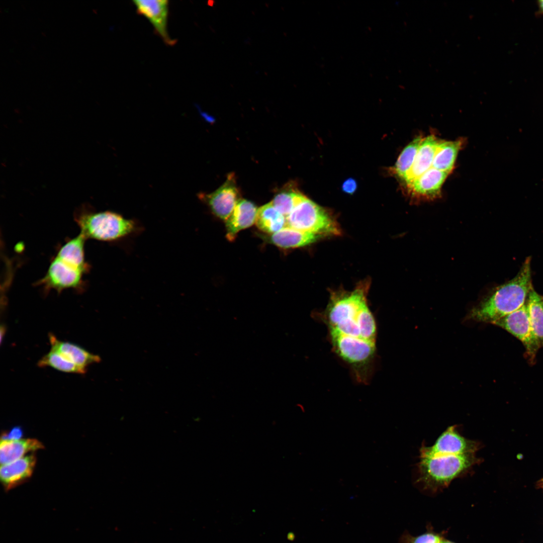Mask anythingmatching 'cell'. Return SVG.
I'll use <instances>...</instances> for the list:
<instances>
[{
	"mask_svg": "<svg viewBox=\"0 0 543 543\" xmlns=\"http://www.w3.org/2000/svg\"><path fill=\"white\" fill-rule=\"evenodd\" d=\"M420 458L418 481L424 490L432 493L446 488L479 462L475 454Z\"/></svg>",
	"mask_w": 543,
	"mask_h": 543,
	"instance_id": "obj_3",
	"label": "cell"
},
{
	"mask_svg": "<svg viewBox=\"0 0 543 543\" xmlns=\"http://www.w3.org/2000/svg\"><path fill=\"white\" fill-rule=\"evenodd\" d=\"M532 288L530 258L527 257L517 275L471 309L467 319L493 324L521 307Z\"/></svg>",
	"mask_w": 543,
	"mask_h": 543,
	"instance_id": "obj_2",
	"label": "cell"
},
{
	"mask_svg": "<svg viewBox=\"0 0 543 543\" xmlns=\"http://www.w3.org/2000/svg\"><path fill=\"white\" fill-rule=\"evenodd\" d=\"M368 287L363 283L351 292H333L321 314L336 354H369L376 351L377 327L367 304Z\"/></svg>",
	"mask_w": 543,
	"mask_h": 543,
	"instance_id": "obj_1",
	"label": "cell"
},
{
	"mask_svg": "<svg viewBox=\"0 0 543 543\" xmlns=\"http://www.w3.org/2000/svg\"><path fill=\"white\" fill-rule=\"evenodd\" d=\"M44 448L43 444L34 438L17 439L1 438L0 461L1 465L13 462L27 453Z\"/></svg>",
	"mask_w": 543,
	"mask_h": 543,
	"instance_id": "obj_15",
	"label": "cell"
},
{
	"mask_svg": "<svg viewBox=\"0 0 543 543\" xmlns=\"http://www.w3.org/2000/svg\"><path fill=\"white\" fill-rule=\"evenodd\" d=\"M526 304L532 331L540 347H543V297L532 288Z\"/></svg>",
	"mask_w": 543,
	"mask_h": 543,
	"instance_id": "obj_21",
	"label": "cell"
},
{
	"mask_svg": "<svg viewBox=\"0 0 543 543\" xmlns=\"http://www.w3.org/2000/svg\"><path fill=\"white\" fill-rule=\"evenodd\" d=\"M85 273L55 256L45 275L36 285L42 286L45 291L53 290L58 293L68 289L79 290L83 286Z\"/></svg>",
	"mask_w": 543,
	"mask_h": 543,
	"instance_id": "obj_6",
	"label": "cell"
},
{
	"mask_svg": "<svg viewBox=\"0 0 543 543\" xmlns=\"http://www.w3.org/2000/svg\"><path fill=\"white\" fill-rule=\"evenodd\" d=\"M539 486L540 487H541L543 488V479H542L541 480H540L539 483Z\"/></svg>",
	"mask_w": 543,
	"mask_h": 543,
	"instance_id": "obj_28",
	"label": "cell"
},
{
	"mask_svg": "<svg viewBox=\"0 0 543 543\" xmlns=\"http://www.w3.org/2000/svg\"><path fill=\"white\" fill-rule=\"evenodd\" d=\"M36 461V456L31 454L1 465L0 478L5 491H10L27 481L32 475Z\"/></svg>",
	"mask_w": 543,
	"mask_h": 543,
	"instance_id": "obj_11",
	"label": "cell"
},
{
	"mask_svg": "<svg viewBox=\"0 0 543 543\" xmlns=\"http://www.w3.org/2000/svg\"><path fill=\"white\" fill-rule=\"evenodd\" d=\"M421 137L413 139L400 154L395 164L396 174L404 180L410 172L415 160L417 151L422 140Z\"/></svg>",
	"mask_w": 543,
	"mask_h": 543,
	"instance_id": "obj_22",
	"label": "cell"
},
{
	"mask_svg": "<svg viewBox=\"0 0 543 543\" xmlns=\"http://www.w3.org/2000/svg\"><path fill=\"white\" fill-rule=\"evenodd\" d=\"M74 219L86 239L112 242L136 232L137 222L110 211L95 212L82 209L77 211Z\"/></svg>",
	"mask_w": 543,
	"mask_h": 543,
	"instance_id": "obj_4",
	"label": "cell"
},
{
	"mask_svg": "<svg viewBox=\"0 0 543 543\" xmlns=\"http://www.w3.org/2000/svg\"><path fill=\"white\" fill-rule=\"evenodd\" d=\"M85 237L79 233L65 242L58 250L55 256L73 267L87 272L89 266L85 259Z\"/></svg>",
	"mask_w": 543,
	"mask_h": 543,
	"instance_id": "obj_17",
	"label": "cell"
},
{
	"mask_svg": "<svg viewBox=\"0 0 543 543\" xmlns=\"http://www.w3.org/2000/svg\"><path fill=\"white\" fill-rule=\"evenodd\" d=\"M50 349L58 353L68 362L84 371L91 365L100 362V357L75 343L60 340L52 333L49 334Z\"/></svg>",
	"mask_w": 543,
	"mask_h": 543,
	"instance_id": "obj_12",
	"label": "cell"
},
{
	"mask_svg": "<svg viewBox=\"0 0 543 543\" xmlns=\"http://www.w3.org/2000/svg\"><path fill=\"white\" fill-rule=\"evenodd\" d=\"M493 324L502 328L518 338L524 346L530 360L534 359L540 347L532 331L526 303Z\"/></svg>",
	"mask_w": 543,
	"mask_h": 543,
	"instance_id": "obj_8",
	"label": "cell"
},
{
	"mask_svg": "<svg viewBox=\"0 0 543 543\" xmlns=\"http://www.w3.org/2000/svg\"><path fill=\"white\" fill-rule=\"evenodd\" d=\"M442 536V534L430 529L416 536L405 531L399 538L398 543H436Z\"/></svg>",
	"mask_w": 543,
	"mask_h": 543,
	"instance_id": "obj_25",
	"label": "cell"
},
{
	"mask_svg": "<svg viewBox=\"0 0 543 543\" xmlns=\"http://www.w3.org/2000/svg\"><path fill=\"white\" fill-rule=\"evenodd\" d=\"M37 365L40 367H50L66 373L84 374L86 373L78 366L67 361L58 353L51 349L40 359Z\"/></svg>",
	"mask_w": 543,
	"mask_h": 543,
	"instance_id": "obj_24",
	"label": "cell"
},
{
	"mask_svg": "<svg viewBox=\"0 0 543 543\" xmlns=\"http://www.w3.org/2000/svg\"><path fill=\"white\" fill-rule=\"evenodd\" d=\"M257 210L250 201L239 200L232 213L226 220V237L229 240H233L240 231L255 223Z\"/></svg>",
	"mask_w": 543,
	"mask_h": 543,
	"instance_id": "obj_13",
	"label": "cell"
},
{
	"mask_svg": "<svg viewBox=\"0 0 543 543\" xmlns=\"http://www.w3.org/2000/svg\"><path fill=\"white\" fill-rule=\"evenodd\" d=\"M461 140L440 141L435 152L432 167L449 173L452 169L458 153L462 146Z\"/></svg>",
	"mask_w": 543,
	"mask_h": 543,
	"instance_id": "obj_20",
	"label": "cell"
},
{
	"mask_svg": "<svg viewBox=\"0 0 543 543\" xmlns=\"http://www.w3.org/2000/svg\"><path fill=\"white\" fill-rule=\"evenodd\" d=\"M238 195L233 177L229 176L219 188L202 197L212 213L226 221L239 201Z\"/></svg>",
	"mask_w": 543,
	"mask_h": 543,
	"instance_id": "obj_9",
	"label": "cell"
},
{
	"mask_svg": "<svg viewBox=\"0 0 543 543\" xmlns=\"http://www.w3.org/2000/svg\"><path fill=\"white\" fill-rule=\"evenodd\" d=\"M286 227L321 237L340 233L333 218L307 197L286 217Z\"/></svg>",
	"mask_w": 543,
	"mask_h": 543,
	"instance_id": "obj_5",
	"label": "cell"
},
{
	"mask_svg": "<svg viewBox=\"0 0 543 543\" xmlns=\"http://www.w3.org/2000/svg\"><path fill=\"white\" fill-rule=\"evenodd\" d=\"M133 2L137 12L149 20L164 42L169 45H173L176 40L171 39L167 29L168 2L166 0H135Z\"/></svg>",
	"mask_w": 543,
	"mask_h": 543,
	"instance_id": "obj_10",
	"label": "cell"
},
{
	"mask_svg": "<svg viewBox=\"0 0 543 543\" xmlns=\"http://www.w3.org/2000/svg\"><path fill=\"white\" fill-rule=\"evenodd\" d=\"M305 198L298 191L286 187L275 196L271 202L286 217Z\"/></svg>",
	"mask_w": 543,
	"mask_h": 543,
	"instance_id": "obj_23",
	"label": "cell"
},
{
	"mask_svg": "<svg viewBox=\"0 0 543 543\" xmlns=\"http://www.w3.org/2000/svg\"><path fill=\"white\" fill-rule=\"evenodd\" d=\"M448 173L431 167L415 179L408 186L414 195L426 198H434L440 193L441 186Z\"/></svg>",
	"mask_w": 543,
	"mask_h": 543,
	"instance_id": "obj_16",
	"label": "cell"
},
{
	"mask_svg": "<svg viewBox=\"0 0 543 543\" xmlns=\"http://www.w3.org/2000/svg\"><path fill=\"white\" fill-rule=\"evenodd\" d=\"M286 217L273 205L268 203L257 210L255 224L258 229L274 234L286 227Z\"/></svg>",
	"mask_w": 543,
	"mask_h": 543,
	"instance_id": "obj_19",
	"label": "cell"
},
{
	"mask_svg": "<svg viewBox=\"0 0 543 543\" xmlns=\"http://www.w3.org/2000/svg\"><path fill=\"white\" fill-rule=\"evenodd\" d=\"M320 237L321 236L286 226L272 234L270 241L281 248H295L310 244Z\"/></svg>",
	"mask_w": 543,
	"mask_h": 543,
	"instance_id": "obj_18",
	"label": "cell"
},
{
	"mask_svg": "<svg viewBox=\"0 0 543 543\" xmlns=\"http://www.w3.org/2000/svg\"><path fill=\"white\" fill-rule=\"evenodd\" d=\"M479 447L478 442L464 437L453 425L447 427L433 445L422 446L420 449V457L475 454Z\"/></svg>",
	"mask_w": 543,
	"mask_h": 543,
	"instance_id": "obj_7",
	"label": "cell"
},
{
	"mask_svg": "<svg viewBox=\"0 0 543 543\" xmlns=\"http://www.w3.org/2000/svg\"><path fill=\"white\" fill-rule=\"evenodd\" d=\"M440 140L433 135L422 139L413 165L403 180L409 186L416 178L432 167L437 145Z\"/></svg>",
	"mask_w": 543,
	"mask_h": 543,
	"instance_id": "obj_14",
	"label": "cell"
},
{
	"mask_svg": "<svg viewBox=\"0 0 543 543\" xmlns=\"http://www.w3.org/2000/svg\"><path fill=\"white\" fill-rule=\"evenodd\" d=\"M356 182L353 179L349 178L343 183L342 188L346 193L352 194L356 190Z\"/></svg>",
	"mask_w": 543,
	"mask_h": 543,
	"instance_id": "obj_26",
	"label": "cell"
},
{
	"mask_svg": "<svg viewBox=\"0 0 543 543\" xmlns=\"http://www.w3.org/2000/svg\"><path fill=\"white\" fill-rule=\"evenodd\" d=\"M539 7L540 9L543 12V0L538 2Z\"/></svg>",
	"mask_w": 543,
	"mask_h": 543,
	"instance_id": "obj_27",
	"label": "cell"
}]
</instances>
